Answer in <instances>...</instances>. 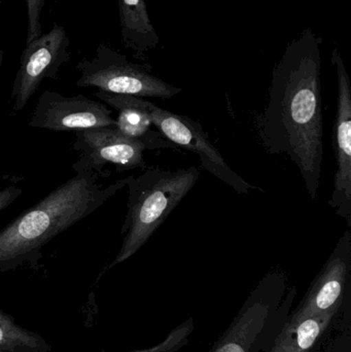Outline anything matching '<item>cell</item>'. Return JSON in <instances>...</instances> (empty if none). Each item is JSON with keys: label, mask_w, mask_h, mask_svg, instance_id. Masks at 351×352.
Wrapping results in <instances>:
<instances>
[{"label": "cell", "mask_w": 351, "mask_h": 352, "mask_svg": "<svg viewBox=\"0 0 351 352\" xmlns=\"http://www.w3.org/2000/svg\"><path fill=\"white\" fill-rule=\"evenodd\" d=\"M321 45L311 28L290 41L272 72L267 105L255 120L262 146L298 167L313 201L324 159Z\"/></svg>", "instance_id": "cell-1"}, {"label": "cell", "mask_w": 351, "mask_h": 352, "mask_svg": "<svg viewBox=\"0 0 351 352\" xmlns=\"http://www.w3.org/2000/svg\"><path fill=\"white\" fill-rule=\"evenodd\" d=\"M98 178L91 171H76L73 177L4 227L0 231V272L21 267L39 270L49 242L92 214L127 184L123 178L103 186Z\"/></svg>", "instance_id": "cell-2"}, {"label": "cell", "mask_w": 351, "mask_h": 352, "mask_svg": "<svg viewBox=\"0 0 351 352\" xmlns=\"http://www.w3.org/2000/svg\"><path fill=\"white\" fill-rule=\"evenodd\" d=\"M199 176L196 167L170 170L156 166L141 175L126 177L127 214L121 229L124 239L120 252L107 268L122 264L146 245L194 188Z\"/></svg>", "instance_id": "cell-3"}, {"label": "cell", "mask_w": 351, "mask_h": 352, "mask_svg": "<svg viewBox=\"0 0 351 352\" xmlns=\"http://www.w3.org/2000/svg\"><path fill=\"white\" fill-rule=\"evenodd\" d=\"M150 64L134 63L109 45H99L92 58L76 64L80 88H96L111 94L170 99L183 89L168 84L152 74Z\"/></svg>", "instance_id": "cell-4"}, {"label": "cell", "mask_w": 351, "mask_h": 352, "mask_svg": "<svg viewBox=\"0 0 351 352\" xmlns=\"http://www.w3.org/2000/svg\"><path fill=\"white\" fill-rule=\"evenodd\" d=\"M288 289V278L282 271L266 274L208 352H253V345L280 310Z\"/></svg>", "instance_id": "cell-5"}, {"label": "cell", "mask_w": 351, "mask_h": 352, "mask_svg": "<svg viewBox=\"0 0 351 352\" xmlns=\"http://www.w3.org/2000/svg\"><path fill=\"white\" fill-rule=\"evenodd\" d=\"M144 105L154 127L177 148L197 155L202 167L210 175L228 184L238 194H249L253 190H260L259 188L243 179L227 164L220 151L210 142L207 133L198 122L185 116L177 115L161 109L146 99H144Z\"/></svg>", "instance_id": "cell-6"}, {"label": "cell", "mask_w": 351, "mask_h": 352, "mask_svg": "<svg viewBox=\"0 0 351 352\" xmlns=\"http://www.w3.org/2000/svg\"><path fill=\"white\" fill-rule=\"evenodd\" d=\"M69 47L67 32L58 24L25 45L10 95L14 111L26 107L43 80H59L60 69L70 60Z\"/></svg>", "instance_id": "cell-7"}, {"label": "cell", "mask_w": 351, "mask_h": 352, "mask_svg": "<svg viewBox=\"0 0 351 352\" xmlns=\"http://www.w3.org/2000/svg\"><path fill=\"white\" fill-rule=\"evenodd\" d=\"M73 148L80 158L72 165L74 171H91L99 176L106 165H113L119 170L144 168V153L148 146L139 140L123 135L115 126L78 130Z\"/></svg>", "instance_id": "cell-8"}, {"label": "cell", "mask_w": 351, "mask_h": 352, "mask_svg": "<svg viewBox=\"0 0 351 352\" xmlns=\"http://www.w3.org/2000/svg\"><path fill=\"white\" fill-rule=\"evenodd\" d=\"M351 279V233L346 230L335 248L309 285L302 301L286 320L299 322L313 316L339 311L350 291Z\"/></svg>", "instance_id": "cell-9"}, {"label": "cell", "mask_w": 351, "mask_h": 352, "mask_svg": "<svg viewBox=\"0 0 351 352\" xmlns=\"http://www.w3.org/2000/svg\"><path fill=\"white\" fill-rule=\"evenodd\" d=\"M332 64L337 76V109L334 121V153L336 169L329 204L336 215L351 227V82L338 47L332 51Z\"/></svg>", "instance_id": "cell-10"}, {"label": "cell", "mask_w": 351, "mask_h": 352, "mask_svg": "<svg viewBox=\"0 0 351 352\" xmlns=\"http://www.w3.org/2000/svg\"><path fill=\"white\" fill-rule=\"evenodd\" d=\"M28 125L32 128L64 132L115 125L113 111L101 101L82 94L66 97L54 91L39 96Z\"/></svg>", "instance_id": "cell-11"}, {"label": "cell", "mask_w": 351, "mask_h": 352, "mask_svg": "<svg viewBox=\"0 0 351 352\" xmlns=\"http://www.w3.org/2000/svg\"><path fill=\"white\" fill-rule=\"evenodd\" d=\"M93 95L117 111L115 127L123 135L144 142L148 146V150H179L160 132L152 129L154 125L144 109V98L141 97L111 94L102 91H96Z\"/></svg>", "instance_id": "cell-12"}, {"label": "cell", "mask_w": 351, "mask_h": 352, "mask_svg": "<svg viewBox=\"0 0 351 352\" xmlns=\"http://www.w3.org/2000/svg\"><path fill=\"white\" fill-rule=\"evenodd\" d=\"M121 39L125 49L139 61L160 45V37L152 25L144 0H117Z\"/></svg>", "instance_id": "cell-13"}, {"label": "cell", "mask_w": 351, "mask_h": 352, "mask_svg": "<svg viewBox=\"0 0 351 352\" xmlns=\"http://www.w3.org/2000/svg\"><path fill=\"white\" fill-rule=\"evenodd\" d=\"M338 311L313 316L299 322L286 320L264 352H319Z\"/></svg>", "instance_id": "cell-14"}, {"label": "cell", "mask_w": 351, "mask_h": 352, "mask_svg": "<svg viewBox=\"0 0 351 352\" xmlns=\"http://www.w3.org/2000/svg\"><path fill=\"white\" fill-rule=\"evenodd\" d=\"M43 336L19 326L16 320L0 309V352H51Z\"/></svg>", "instance_id": "cell-15"}, {"label": "cell", "mask_w": 351, "mask_h": 352, "mask_svg": "<svg viewBox=\"0 0 351 352\" xmlns=\"http://www.w3.org/2000/svg\"><path fill=\"white\" fill-rule=\"evenodd\" d=\"M195 330V322L193 318H189L185 322L173 329L166 338L154 346L148 347V349H141V351H136L132 352H175L179 349H183L185 345L189 343V338L192 333ZM101 352H105L102 349Z\"/></svg>", "instance_id": "cell-16"}, {"label": "cell", "mask_w": 351, "mask_h": 352, "mask_svg": "<svg viewBox=\"0 0 351 352\" xmlns=\"http://www.w3.org/2000/svg\"><path fill=\"white\" fill-rule=\"evenodd\" d=\"M47 0H25L26 3V45L43 34L41 16Z\"/></svg>", "instance_id": "cell-17"}, {"label": "cell", "mask_w": 351, "mask_h": 352, "mask_svg": "<svg viewBox=\"0 0 351 352\" xmlns=\"http://www.w3.org/2000/svg\"><path fill=\"white\" fill-rule=\"evenodd\" d=\"M324 352H351V333L350 328L346 329L344 332L338 334L335 338L332 339Z\"/></svg>", "instance_id": "cell-18"}, {"label": "cell", "mask_w": 351, "mask_h": 352, "mask_svg": "<svg viewBox=\"0 0 351 352\" xmlns=\"http://www.w3.org/2000/svg\"><path fill=\"white\" fill-rule=\"evenodd\" d=\"M23 190L16 186H6L0 190V212L12 205L19 197L22 195Z\"/></svg>", "instance_id": "cell-19"}, {"label": "cell", "mask_w": 351, "mask_h": 352, "mask_svg": "<svg viewBox=\"0 0 351 352\" xmlns=\"http://www.w3.org/2000/svg\"><path fill=\"white\" fill-rule=\"evenodd\" d=\"M4 52L0 49V74H1L2 64H3Z\"/></svg>", "instance_id": "cell-20"}, {"label": "cell", "mask_w": 351, "mask_h": 352, "mask_svg": "<svg viewBox=\"0 0 351 352\" xmlns=\"http://www.w3.org/2000/svg\"><path fill=\"white\" fill-rule=\"evenodd\" d=\"M2 1H3V0H0V4L2 3Z\"/></svg>", "instance_id": "cell-21"}]
</instances>
